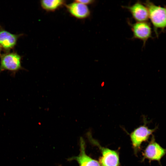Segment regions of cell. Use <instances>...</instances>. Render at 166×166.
Wrapping results in <instances>:
<instances>
[{"mask_svg":"<svg viewBox=\"0 0 166 166\" xmlns=\"http://www.w3.org/2000/svg\"><path fill=\"white\" fill-rule=\"evenodd\" d=\"M89 142L98 148L101 156L99 158V162L101 166H120L119 154L118 151L102 146L98 142L92 137L90 132L87 134Z\"/></svg>","mask_w":166,"mask_h":166,"instance_id":"3","label":"cell"},{"mask_svg":"<svg viewBox=\"0 0 166 166\" xmlns=\"http://www.w3.org/2000/svg\"><path fill=\"white\" fill-rule=\"evenodd\" d=\"M63 0H43L40 1L42 7L48 11H54L65 4Z\"/></svg>","mask_w":166,"mask_h":166,"instance_id":"11","label":"cell"},{"mask_svg":"<svg viewBox=\"0 0 166 166\" xmlns=\"http://www.w3.org/2000/svg\"><path fill=\"white\" fill-rule=\"evenodd\" d=\"M0 73L8 70L15 73L22 69L21 57L15 52H8L1 55Z\"/></svg>","mask_w":166,"mask_h":166,"instance_id":"4","label":"cell"},{"mask_svg":"<svg viewBox=\"0 0 166 166\" xmlns=\"http://www.w3.org/2000/svg\"><path fill=\"white\" fill-rule=\"evenodd\" d=\"M1 46H0V52H1Z\"/></svg>","mask_w":166,"mask_h":166,"instance_id":"13","label":"cell"},{"mask_svg":"<svg viewBox=\"0 0 166 166\" xmlns=\"http://www.w3.org/2000/svg\"><path fill=\"white\" fill-rule=\"evenodd\" d=\"M68 12L73 16L79 19L86 18L90 15V11L87 5L76 1L67 5Z\"/></svg>","mask_w":166,"mask_h":166,"instance_id":"9","label":"cell"},{"mask_svg":"<svg viewBox=\"0 0 166 166\" xmlns=\"http://www.w3.org/2000/svg\"><path fill=\"white\" fill-rule=\"evenodd\" d=\"M76 1L79 2L80 3H81L83 4H84L85 5H89L91 4H92L95 1L94 0H75Z\"/></svg>","mask_w":166,"mask_h":166,"instance_id":"12","label":"cell"},{"mask_svg":"<svg viewBox=\"0 0 166 166\" xmlns=\"http://www.w3.org/2000/svg\"><path fill=\"white\" fill-rule=\"evenodd\" d=\"M19 35L14 34L4 30H0V46L9 50L16 45Z\"/></svg>","mask_w":166,"mask_h":166,"instance_id":"10","label":"cell"},{"mask_svg":"<svg viewBox=\"0 0 166 166\" xmlns=\"http://www.w3.org/2000/svg\"><path fill=\"white\" fill-rule=\"evenodd\" d=\"M166 154V149L162 147L156 141L152 135L150 141L142 153V161L148 159L150 163L152 161H156L161 166L160 160Z\"/></svg>","mask_w":166,"mask_h":166,"instance_id":"5","label":"cell"},{"mask_svg":"<svg viewBox=\"0 0 166 166\" xmlns=\"http://www.w3.org/2000/svg\"><path fill=\"white\" fill-rule=\"evenodd\" d=\"M133 33V39L140 40L145 45L148 40L152 37V28L147 22L129 23Z\"/></svg>","mask_w":166,"mask_h":166,"instance_id":"6","label":"cell"},{"mask_svg":"<svg viewBox=\"0 0 166 166\" xmlns=\"http://www.w3.org/2000/svg\"><path fill=\"white\" fill-rule=\"evenodd\" d=\"M124 7L128 10L133 18L137 22H147L149 19L147 7L140 2L137 1L132 6Z\"/></svg>","mask_w":166,"mask_h":166,"instance_id":"8","label":"cell"},{"mask_svg":"<svg viewBox=\"0 0 166 166\" xmlns=\"http://www.w3.org/2000/svg\"><path fill=\"white\" fill-rule=\"evenodd\" d=\"M79 142L80 152L78 155L69 158L67 160L76 161L79 166H101L98 161L93 159L86 154L85 143L82 137L80 138Z\"/></svg>","mask_w":166,"mask_h":166,"instance_id":"7","label":"cell"},{"mask_svg":"<svg viewBox=\"0 0 166 166\" xmlns=\"http://www.w3.org/2000/svg\"><path fill=\"white\" fill-rule=\"evenodd\" d=\"M144 4L148 9L149 18L157 35L158 30L166 28V6H157L149 1H146Z\"/></svg>","mask_w":166,"mask_h":166,"instance_id":"1","label":"cell"},{"mask_svg":"<svg viewBox=\"0 0 166 166\" xmlns=\"http://www.w3.org/2000/svg\"><path fill=\"white\" fill-rule=\"evenodd\" d=\"M144 124L135 128L130 134L132 145L135 154L141 149L142 143L147 141L150 136L158 128L156 126L153 129L149 128L147 125L148 121L144 116H143Z\"/></svg>","mask_w":166,"mask_h":166,"instance_id":"2","label":"cell"}]
</instances>
